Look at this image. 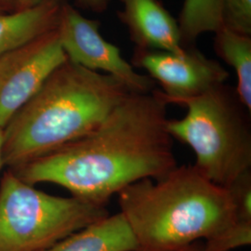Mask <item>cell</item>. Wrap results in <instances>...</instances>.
I'll list each match as a JSON object with an SVG mask.
<instances>
[{
	"instance_id": "cell-14",
	"label": "cell",
	"mask_w": 251,
	"mask_h": 251,
	"mask_svg": "<svg viewBox=\"0 0 251 251\" xmlns=\"http://www.w3.org/2000/svg\"><path fill=\"white\" fill-rule=\"evenodd\" d=\"M251 244V216L237 214L233 225L213 239L204 241L205 251H232Z\"/></svg>"
},
{
	"instance_id": "cell-1",
	"label": "cell",
	"mask_w": 251,
	"mask_h": 251,
	"mask_svg": "<svg viewBox=\"0 0 251 251\" xmlns=\"http://www.w3.org/2000/svg\"><path fill=\"white\" fill-rule=\"evenodd\" d=\"M161 90L129 92L90 133L10 170L31 185L50 182L105 206L126 186L159 179L178 165Z\"/></svg>"
},
{
	"instance_id": "cell-8",
	"label": "cell",
	"mask_w": 251,
	"mask_h": 251,
	"mask_svg": "<svg viewBox=\"0 0 251 251\" xmlns=\"http://www.w3.org/2000/svg\"><path fill=\"white\" fill-rule=\"evenodd\" d=\"M67 60L56 28L27 47L0 80V127L6 126Z\"/></svg>"
},
{
	"instance_id": "cell-15",
	"label": "cell",
	"mask_w": 251,
	"mask_h": 251,
	"mask_svg": "<svg viewBox=\"0 0 251 251\" xmlns=\"http://www.w3.org/2000/svg\"><path fill=\"white\" fill-rule=\"evenodd\" d=\"M222 26L251 36V0H221Z\"/></svg>"
},
{
	"instance_id": "cell-17",
	"label": "cell",
	"mask_w": 251,
	"mask_h": 251,
	"mask_svg": "<svg viewBox=\"0 0 251 251\" xmlns=\"http://www.w3.org/2000/svg\"><path fill=\"white\" fill-rule=\"evenodd\" d=\"M111 0H77L81 8L96 13H103L107 10Z\"/></svg>"
},
{
	"instance_id": "cell-20",
	"label": "cell",
	"mask_w": 251,
	"mask_h": 251,
	"mask_svg": "<svg viewBox=\"0 0 251 251\" xmlns=\"http://www.w3.org/2000/svg\"><path fill=\"white\" fill-rule=\"evenodd\" d=\"M3 144H4V130L0 127V170L3 165Z\"/></svg>"
},
{
	"instance_id": "cell-18",
	"label": "cell",
	"mask_w": 251,
	"mask_h": 251,
	"mask_svg": "<svg viewBox=\"0 0 251 251\" xmlns=\"http://www.w3.org/2000/svg\"><path fill=\"white\" fill-rule=\"evenodd\" d=\"M176 251H205L204 241H198Z\"/></svg>"
},
{
	"instance_id": "cell-5",
	"label": "cell",
	"mask_w": 251,
	"mask_h": 251,
	"mask_svg": "<svg viewBox=\"0 0 251 251\" xmlns=\"http://www.w3.org/2000/svg\"><path fill=\"white\" fill-rule=\"evenodd\" d=\"M110 215L105 206L34 188L9 171L0 183V251H42Z\"/></svg>"
},
{
	"instance_id": "cell-12",
	"label": "cell",
	"mask_w": 251,
	"mask_h": 251,
	"mask_svg": "<svg viewBox=\"0 0 251 251\" xmlns=\"http://www.w3.org/2000/svg\"><path fill=\"white\" fill-rule=\"evenodd\" d=\"M215 52L233 68L237 77L235 92L251 112V36L222 26L214 33Z\"/></svg>"
},
{
	"instance_id": "cell-11",
	"label": "cell",
	"mask_w": 251,
	"mask_h": 251,
	"mask_svg": "<svg viewBox=\"0 0 251 251\" xmlns=\"http://www.w3.org/2000/svg\"><path fill=\"white\" fill-rule=\"evenodd\" d=\"M134 235L124 216L108 215L42 251H136Z\"/></svg>"
},
{
	"instance_id": "cell-7",
	"label": "cell",
	"mask_w": 251,
	"mask_h": 251,
	"mask_svg": "<svg viewBox=\"0 0 251 251\" xmlns=\"http://www.w3.org/2000/svg\"><path fill=\"white\" fill-rule=\"evenodd\" d=\"M133 67L143 68L162 88L168 104H176L225 84L230 76L216 60L207 58L196 46L180 52L136 50L131 59Z\"/></svg>"
},
{
	"instance_id": "cell-3",
	"label": "cell",
	"mask_w": 251,
	"mask_h": 251,
	"mask_svg": "<svg viewBox=\"0 0 251 251\" xmlns=\"http://www.w3.org/2000/svg\"><path fill=\"white\" fill-rule=\"evenodd\" d=\"M130 92L123 82L67 60L3 128L10 170L90 133Z\"/></svg>"
},
{
	"instance_id": "cell-9",
	"label": "cell",
	"mask_w": 251,
	"mask_h": 251,
	"mask_svg": "<svg viewBox=\"0 0 251 251\" xmlns=\"http://www.w3.org/2000/svg\"><path fill=\"white\" fill-rule=\"evenodd\" d=\"M123 9L117 17L126 27L136 50L180 52L181 43L178 21L160 0H119Z\"/></svg>"
},
{
	"instance_id": "cell-21",
	"label": "cell",
	"mask_w": 251,
	"mask_h": 251,
	"mask_svg": "<svg viewBox=\"0 0 251 251\" xmlns=\"http://www.w3.org/2000/svg\"><path fill=\"white\" fill-rule=\"evenodd\" d=\"M12 1H14V0H0L1 3H9V2H12ZM15 1H17V0H15Z\"/></svg>"
},
{
	"instance_id": "cell-16",
	"label": "cell",
	"mask_w": 251,
	"mask_h": 251,
	"mask_svg": "<svg viewBox=\"0 0 251 251\" xmlns=\"http://www.w3.org/2000/svg\"><path fill=\"white\" fill-rule=\"evenodd\" d=\"M27 47L15 51V52L5 55V56L0 58V80L5 75V74L8 72L9 69L14 65V63H16L19 59L22 57V55L25 53V51L26 50Z\"/></svg>"
},
{
	"instance_id": "cell-2",
	"label": "cell",
	"mask_w": 251,
	"mask_h": 251,
	"mask_svg": "<svg viewBox=\"0 0 251 251\" xmlns=\"http://www.w3.org/2000/svg\"><path fill=\"white\" fill-rule=\"evenodd\" d=\"M117 197L136 251H176L211 240L237 216L232 191L206 179L194 165L177 166L161 179L139 180Z\"/></svg>"
},
{
	"instance_id": "cell-10",
	"label": "cell",
	"mask_w": 251,
	"mask_h": 251,
	"mask_svg": "<svg viewBox=\"0 0 251 251\" xmlns=\"http://www.w3.org/2000/svg\"><path fill=\"white\" fill-rule=\"evenodd\" d=\"M62 6L61 0H50L11 14H0V58L25 48L56 28Z\"/></svg>"
},
{
	"instance_id": "cell-4",
	"label": "cell",
	"mask_w": 251,
	"mask_h": 251,
	"mask_svg": "<svg viewBox=\"0 0 251 251\" xmlns=\"http://www.w3.org/2000/svg\"><path fill=\"white\" fill-rule=\"evenodd\" d=\"M176 104L187 109L179 119H169L172 138L190 146L194 166L217 185L229 188L251 172V113L235 89L225 84Z\"/></svg>"
},
{
	"instance_id": "cell-13",
	"label": "cell",
	"mask_w": 251,
	"mask_h": 251,
	"mask_svg": "<svg viewBox=\"0 0 251 251\" xmlns=\"http://www.w3.org/2000/svg\"><path fill=\"white\" fill-rule=\"evenodd\" d=\"M177 21L182 46H195L202 34L222 27L221 0H184Z\"/></svg>"
},
{
	"instance_id": "cell-6",
	"label": "cell",
	"mask_w": 251,
	"mask_h": 251,
	"mask_svg": "<svg viewBox=\"0 0 251 251\" xmlns=\"http://www.w3.org/2000/svg\"><path fill=\"white\" fill-rule=\"evenodd\" d=\"M56 29L63 51L71 63L113 75L130 92L147 93L155 89V82L150 76L136 72L117 46L103 38L99 21L87 18L72 6L63 4Z\"/></svg>"
},
{
	"instance_id": "cell-19",
	"label": "cell",
	"mask_w": 251,
	"mask_h": 251,
	"mask_svg": "<svg viewBox=\"0 0 251 251\" xmlns=\"http://www.w3.org/2000/svg\"><path fill=\"white\" fill-rule=\"evenodd\" d=\"M20 6L22 7V9H26V8H31V7H35L37 6L43 2L46 1H50V0H17ZM62 1V0H61Z\"/></svg>"
}]
</instances>
